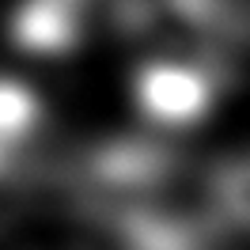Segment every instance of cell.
Masks as SVG:
<instances>
[{
	"mask_svg": "<svg viewBox=\"0 0 250 250\" xmlns=\"http://www.w3.org/2000/svg\"><path fill=\"white\" fill-rule=\"evenodd\" d=\"M212 201L228 220L250 228V156L231 159L212 178Z\"/></svg>",
	"mask_w": 250,
	"mask_h": 250,
	"instance_id": "277c9868",
	"label": "cell"
},
{
	"mask_svg": "<svg viewBox=\"0 0 250 250\" xmlns=\"http://www.w3.org/2000/svg\"><path fill=\"white\" fill-rule=\"evenodd\" d=\"M38 122H42L38 95L19 80L0 76V171H4L8 156L38 129Z\"/></svg>",
	"mask_w": 250,
	"mask_h": 250,
	"instance_id": "3957f363",
	"label": "cell"
},
{
	"mask_svg": "<svg viewBox=\"0 0 250 250\" xmlns=\"http://www.w3.org/2000/svg\"><path fill=\"white\" fill-rule=\"evenodd\" d=\"M137 106L152 125L163 129H189L212 110L216 80L208 68L186 61V57H156L141 64L133 80Z\"/></svg>",
	"mask_w": 250,
	"mask_h": 250,
	"instance_id": "6da1fadb",
	"label": "cell"
},
{
	"mask_svg": "<svg viewBox=\"0 0 250 250\" xmlns=\"http://www.w3.org/2000/svg\"><path fill=\"white\" fill-rule=\"evenodd\" d=\"M12 38L27 53H68L83 38V4L23 0L12 12Z\"/></svg>",
	"mask_w": 250,
	"mask_h": 250,
	"instance_id": "7a4b0ae2",
	"label": "cell"
}]
</instances>
